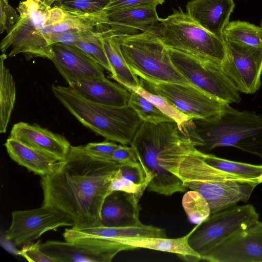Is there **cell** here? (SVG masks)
I'll list each match as a JSON object with an SVG mask.
<instances>
[{"instance_id": "1", "label": "cell", "mask_w": 262, "mask_h": 262, "mask_svg": "<svg viewBox=\"0 0 262 262\" xmlns=\"http://www.w3.org/2000/svg\"><path fill=\"white\" fill-rule=\"evenodd\" d=\"M119 167L113 160L89 155L83 145L71 146L54 172L41 177L42 205L67 215L73 227L101 226V207Z\"/></svg>"}, {"instance_id": "2", "label": "cell", "mask_w": 262, "mask_h": 262, "mask_svg": "<svg viewBox=\"0 0 262 262\" xmlns=\"http://www.w3.org/2000/svg\"><path fill=\"white\" fill-rule=\"evenodd\" d=\"M130 145L147 177V189L169 196L185 191L187 187L169 171L174 161L204 145L193 119L183 125L175 121L159 123L143 122Z\"/></svg>"}, {"instance_id": "3", "label": "cell", "mask_w": 262, "mask_h": 262, "mask_svg": "<svg viewBox=\"0 0 262 262\" xmlns=\"http://www.w3.org/2000/svg\"><path fill=\"white\" fill-rule=\"evenodd\" d=\"M203 153L194 149L177 160L169 171L178 176L188 188L199 192L208 202L211 213L246 202L256 180L241 178L211 166L205 162Z\"/></svg>"}, {"instance_id": "4", "label": "cell", "mask_w": 262, "mask_h": 262, "mask_svg": "<svg viewBox=\"0 0 262 262\" xmlns=\"http://www.w3.org/2000/svg\"><path fill=\"white\" fill-rule=\"evenodd\" d=\"M51 89L55 97L78 121L106 140L130 144L143 122L128 104L118 106L94 102L70 86L53 84Z\"/></svg>"}, {"instance_id": "5", "label": "cell", "mask_w": 262, "mask_h": 262, "mask_svg": "<svg viewBox=\"0 0 262 262\" xmlns=\"http://www.w3.org/2000/svg\"><path fill=\"white\" fill-rule=\"evenodd\" d=\"M18 19L0 43L3 53L11 48L9 57L23 54L27 60L34 57L51 59L52 27L63 19L66 11L47 5L42 0L21 1L17 8Z\"/></svg>"}, {"instance_id": "6", "label": "cell", "mask_w": 262, "mask_h": 262, "mask_svg": "<svg viewBox=\"0 0 262 262\" xmlns=\"http://www.w3.org/2000/svg\"><path fill=\"white\" fill-rule=\"evenodd\" d=\"M193 121L205 150L234 147L262 159V115L239 111L228 104L210 119Z\"/></svg>"}, {"instance_id": "7", "label": "cell", "mask_w": 262, "mask_h": 262, "mask_svg": "<svg viewBox=\"0 0 262 262\" xmlns=\"http://www.w3.org/2000/svg\"><path fill=\"white\" fill-rule=\"evenodd\" d=\"M115 35L127 64L140 78L152 83L190 84L173 66L167 47L152 27L141 33Z\"/></svg>"}, {"instance_id": "8", "label": "cell", "mask_w": 262, "mask_h": 262, "mask_svg": "<svg viewBox=\"0 0 262 262\" xmlns=\"http://www.w3.org/2000/svg\"><path fill=\"white\" fill-rule=\"evenodd\" d=\"M169 48L205 58L222 64L227 54L223 37L206 30L181 7L152 27Z\"/></svg>"}, {"instance_id": "9", "label": "cell", "mask_w": 262, "mask_h": 262, "mask_svg": "<svg viewBox=\"0 0 262 262\" xmlns=\"http://www.w3.org/2000/svg\"><path fill=\"white\" fill-rule=\"evenodd\" d=\"M170 59L192 85L230 104L239 103V91L224 71L222 64L180 50L167 48Z\"/></svg>"}, {"instance_id": "10", "label": "cell", "mask_w": 262, "mask_h": 262, "mask_svg": "<svg viewBox=\"0 0 262 262\" xmlns=\"http://www.w3.org/2000/svg\"><path fill=\"white\" fill-rule=\"evenodd\" d=\"M259 214L251 205H234L211 213L188 238V244L203 259L214 248L236 232L259 221Z\"/></svg>"}, {"instance_id": "11", "label": "cell", "mask_w": 262, "mask_h": 262, "mask_svg": "<svg viewBox=\"0 0 262 262\" xmlns=\"http://www.w3.org/2000/svg\"><path fill=\"white\" fill-rule=\"evenodd\" d=\"M140 79L143 87L164 97L193 120L210 119L222 112L229 104L191 84L152 83Z\"/></svg>"}, {"instance_id": "12", "label": "cell", "mask_w": 262, "mask_h": 262, "mask_svg": "<svg viewBox=\"0 0 262 262\" xmlns=\"http://www.w3.org/2000/svg\"><path fill=\"white\" fill-rule=\"evenodd\" d=\"M70 217L62 212L45 205L37 208L16 210L6 230V238L15 246L31 243L46 232L62 227H73Z\"/></svg>"}, {"instance_id": "13", "label": "cell", "mask_w": 262, "mask_h": 262, "mask_svg": "<svg viewBox=\"0 0 262 262\" xmlns=\"http://www.w3.org/2000/svg\"><path fill=\"white\" fill-rule=\"evenodd\" d=\"M227 50L223 69L239 92L252 94L261 85L262 48L224 39Z\"/></svg>"}, {"instance_id": "14", "label": "cell", "mask_w": 262, "mask_h": 262, "mask_svg": "<svg viewBox=\"0 0 262 262\" xmlns=\"http://www.w3.org/2000/svg\"><path fill=\"white\" fill-rule=\"evenodd\" d=\"M41 250L55 262H110L119 252L135 249L126 244L107 242L48 241Z\"/></svg>"}, {"instance_id": "15", "label": "cell", "mask_w": 262, "mask_h": 262, "mask_svg": "<svg viewBox=\"0 0 262 262\" xmlns=\"http://www.w3.org/2000/svg\"><path fill=\"white\" fill-rule=\"evenodd\" d=\"M203 260L210 262H262V222L240 230L214 248Z\"/></svg>"}, {"instance_id": "16", "label": "cell", "mask_w": 262, "mask_h": 262, "mask_svg": "<svg viewBox=\"0 0 262 262\" xmlns=\"http://www.w3.org/2000/svg\"><path fill=\"white\" fill-rule=\"evenodd\" d=\"M10 137L59 162L67 158L72 146L63 136L24 122L13 125Z\"/></svg>"}, {"instance_id": "17", "label": "cell", "mask_w": 262, "mask_h": 262, "mask_svg": "<svg viewBox=\"0 0 262 262\" xmlns=\"http://www.w3.org/2000/svg\"><path fill=\"white\" fill-rule=\"evenodd\" d=\"M60 74L69 86L88 100L110 105H128L131 92L105 77L82 78L63 72Z\"/></svg>"}, {"instance_id": "18", "label": "cell", "mask_w": 262, "mask_h": 262, "mask_svg": "<svg viewBox=\"0 0 262 262\" xmlns=\"http://www.w3.org/2000/svg\"><path fill=\"white\" fill-rule=\"evenodd\" d=\"M69 242H107L117 238L132 237H166V230L151 225L131 227L99 226L67 228L62 234Z\"/></svg>"}, {"instance_id": "19", "label": "cell", "mask_w": 262, "mask_h": 262, "mask_svg": "<svg viewBox=\"0 0 262 262\" xmlns=\"http://www.w3.org/2000/svg\"><path fill=\"white\" fill-rule=\"evenodd\" d=\"M157 5L105 10V30L116 35H130L145 31L160 21Z\"/></svg>"}, {"instance_id": "20", "label": "cell", "mask_w": 262, "mask_h": 262, "mask_svg": "<svg viewBox=\"0 0 262 262\" xmlns=\"http://www.w3.org/2000/svg\"><path fill=\"white\" fill-rule=\"evenodd\" d=\"M139 200L131 193L116 190L109 193L103 203L101 225L106 227H131L141 225Z\"/></svg>"}, {"instance_id": "21", "label": "cell", "mask_w": 262, "mask_h": 262, "mask_svg": "<svg viewBox=\"0 0 262 262\" xmlns=\"http://www.w3.org/2000/svg\"><path fill=\"white\" fill-rule=\"evenodd\" d=\"M53 62L59 73L82 78L104 77V68L79 48L71 45H51Z\"/></svg>"}, {"instance_id": "22", "label": "cell", "mask_w": 262, "mask_h": 262, "mask_svg": "<svg viewBox=\"0 0 262 262\" xmlns=\"http://www.w3.org/2000/svg\"><path fill=\"white\" fill-rule=\"evenodd\" d=\"M235 4L233 0H190L186 4L187 14L210 32L222 37L229 22Z\"/></svg>"}, {"instance_id": "23", "label": "cell", "mask_w": 262, "mask_h": 262, "mask_svg": "<svg viewBox=\"0 0 262 262\" xmlns=\"http://www.w3.org/2000/svg\"><path fill=\"white\" fill-rule=\"evenodd\" d=\"M195 227L196 226L186 235L179 238L132 237L117 238L113 242L126 244L135 249L141 248L169 252L187 261H198L202 259L201 256L188 244L189 237Z\"/></svg>"}, {"instance_id": "24", "label": "cell", "mask_w": 262, "mask_h": 262, "mask_svg": "<svg viewBox=\"0 0 262 262\" xmlns=\"http://www.w3.org/2000/svg\"><path fill=\"white\" fill-rule=\"evenodd\" d=\"M4 145L12 160L41 177L53 172L59 162L10 137Z\"/></svg>"}, {"instance_id": "25", "label": "cell", "mask_w": 262, "mask_h": 262, "mask_svg": "<svg viewBox=\"0 0 262 262\" xmlns=\"http://www.w3.org/2000/svg\"><path fill=\"white\" fill-rule=\"evenodd\" d=\"M101 32L102 42L111 68V78L130 91L138 89L142 85L140 79L127 64L117 37L106 30Z\"/></svg>"}, {"instance_id": "26", "label": "cell", "mask_w": 262, "mask_h": 262, "mask_svg": "<svg viewBox=\"0 0 262 262\" xmlns=\"http://www.w3.org/2000/svg\"><path fill=\"white\" fill-rule=\"evenodd\" d=\"M151 180L139 162L120 164L112 180L110 191L120 190L131 193L140 200Z\"/></svg>"}, {"instance_id": "27", "label": "cell", "mask_w": 262, "mask_h": 262, "mask_svg": "<svg viewBox=\"0 0 262 262\" xmlns=\"http://www.w3.org/2000/svg\"><path fill=\"white\" fill-rule=\"evenodd\" d=\"M5 53L0 56V133H6L16 100V85L5 64Z\"/></svg>"}, {"instance_id": "28", "label": "cell", "mask_w": 262, "mask_h": 262, "mask_svg": "<svg viewBox=\"0 0 262 262\" xmlns=\"http://www.w3.org/2000/svg\"><path fill=\"white\" fill-rule=\"evenodd\" d=\"M223 39L262 48V28L246 21L229 22L222 32Z\"/></svg>"}, {"instance_id": "29", "label": "cell", "mask_w": 262, "mask_h": 262, "mask_svg": "<svg viewBox=\"0 0 262 262\" xmlns=\"http://www.w3.org/2000/svg\"><path fill=\"white\" fill-rule=\"evenodd\" d=\"M203 159L211 166L242 179L257 181V178L262 174V165L230 161L205 153H203Z\"/></svg>"}, {"instance_id": "30", "label": "cell", "mask_w": 262, "mask_h": 262, "mask_svg": "<svg viewBox=\"0 0 262 262\" xmlns=\"http://www.w3.org/2000/svg\"><path fill=\"white\" fill-rule=\"evenodd\" d=\"M130 92L128 104L136 112L143 122L159 123L174 121L148 99L135 92Z\"/></svg>"}, {"instance_id": "31", "label": "cell", "mask_w": 262, "mask_h": 262, "mask_svg": "<svg viewBox=\"0 0 262 262\" xmlns=\"http://www.w3.org/2000/svg\"><path fill=\"white\" fill-rule=\"evenodd\" d=\"M182 204L189 222L192 224H201L211 214L208 202L198 191L191 190L186 192Z\"/></svg>"}, {"instance_id": "32", "label": "cell", "mask_w": 262, "mask_h": 262, "mask_svg": "<svg viewBox=\"0 0 262 262\" xmlns=\"http://www.w3.org/2000/svg\"><path fill=\"white\" fill-rule=\"evenodd\" d=\"M76 42H89L102 43L100 29H73L54 34L52 36L51 44L61 43L71 45Z\"/></svg>"}, {"instance_id": "33", "label": "cell", "mask_w": 262, "mask_h": 262, "mask_svg": "<svg viewBox=\"0 0 262 262\" xmlns=\"http://www.w3.org/2000/svg\"><path fill=\"white\" fill-rule=\"evenodd\" d=\"M135 92L155 104L162 113L171 118L179 125H183L191 120L189 116L179 110L164 97L150 92L141 86Z\"/></svg>"}, {"instance_id": "34", "label": "cell", "mask_w": 262, "mask_h": 262, "mask_svg": "<svg viewBox=\"0 0 262 262\" xmlns=\"http://www.w3.org/2000/svg\"><path fill=\"white\" fill-rule=\"evenodd\" d=\"M111 0H56L54 6L74 14H85L104 10Z\"/></svg>"}, {"instance_id": "35", "label": "cell", "mask_w": 262, "mask_h": 262, "mask_svg": "<svg viewBox=\"0 0 262 262\" xmlns=\"http://www.w3.org/2000/svg\"><path fill=\"white\" fill-rule=\"evenodd\" d=\"M71 45L79 48L104 69L111 72V68L102 42L100 44L89 42H76Z\"/></svg>"}, {"instance_id": "36", "label": "cell", "mask_w": 262, "mask_h": 262, "mask_svg": "<svg viewBox=\"0 0 262 262\" xmlns=\"http://www.w3.org/2000/svg\"><path fill=\"white\" fill-rule=\"evenodd\" d=\"M19 14L9 4L8 0H0V33H10L17 22Z\"/></svg>"}, {"instance_id": "37", "label": "cell", "mask_w": 262, "mask_h": 262, "mask_svg": "<svg viewBox=\"0 0 262 262\" xmlns=\"http://www.w3.org/2000/svg\"><path fill=\"white\" fill-rule=\"evenodd\" d=\"M119 145L115 142L106 140L101 142L89 143L83 146L86 152L93 157L112 160V155Z\"/></svg>"}, {"instance_id": "38", "label": "cell", "mask_w": 262, "mask_h": 262, "mask_svg": "<svg viewBox=\"0 0 262 262\" xmlns=\"http://www.w3.org/2000/svg\"><path fill=\"white\" fill-rule=\"evenodd\" d=\"M17 254L29 262H55L41 250L39 241L24 245Z\"/></svg>"}, {"instance_id": "39", "label": "cell", "mask_w": 262, "mask_h": 262, "mask_svg": "<svg viewBox=\"0 0 262 262\" xmlns=\"http://www.w3.org/2000/svg\"><path fill=\"white\" fill-rule=\"evenodd\" d=\"M165 0H113L107 5L105 10L129 8L151 5H162Z\"/></svg>"}, {"instance_id": "40", "label": "cell", "mask_w": 262, "mask_h": 262, "mask_svg": "<svg viewBox=\"0 0 262 262\" xmlns=\"http://www.w3.org/2000/svg\"><path fill=\"white\" fill-rule=\"evenodd\" d=\"M112 160L120 164H133L139 162L132 146L120 144L114 151Z\"/></svg>"}, {"instance_id": "41", "label": "cell", "mask_w": 262, "mask_h": 262, "mask_svg": "<svg viewBox=\"0 0 262 262\" xmlns=\"http://www.w3.org/2000/svg\"><path fill=\"white\" fill-rule=\"evenodd\" d=\"M47 5L51 6L56 0H42ZM111 1L113 0H111Z\"/></svg>"}, {"instance_id": "42", "label": "cell", "mask_w": 262, "mask_h": 262, "mask_svg": "<svg viewBox=\"0 0 262 262\" xmlns=\"http://www.w3.org/2000/svg\"><path fill=\"white\" fill-rule=\"evenodd\" d=\"M257 180L259 184L262 183V174L259 177L257 178Z\"/></svg>"}, {"instance_id": "43", "label": "cell", "mask_w": 262, "mask_h": 262, "mask_svg": "<svg viewBox=\"0 0 262 262\" xmlns=\"http://www.w3.org/2000/svg\"><path fill=\"white\" fill-rule=\"evenodd\" d=\"M260 25H261V26H260V27L262 28V20H261V21Z\"/></svg>"}]
</instances>
